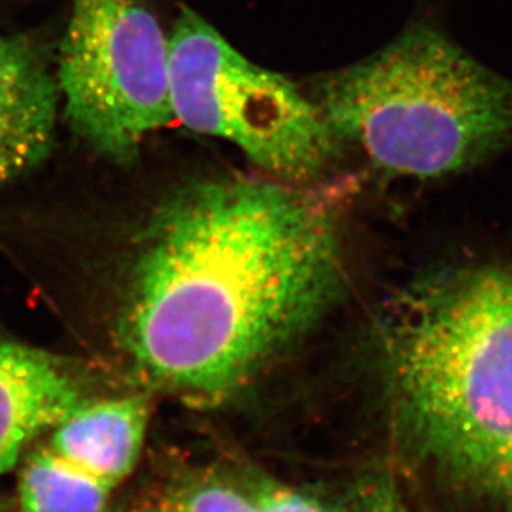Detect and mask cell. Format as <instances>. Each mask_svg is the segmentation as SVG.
Returning a JSON list of instances; mask_svg holds the SVG:
<instances>
[{"mask_svg": "<svg viewBox=\"0 0 512 512\" xmlns=\"http://www.w3.org/2000/svg\"><path fill=\"white\" fill-rule=\"evenodd\" d=\"M168 39L174 120L232 143L284 183H314L332 170L342 145L302 88L247 60L188 7Z\"/></svg>", "mask_w": 512, "mask_h": 512, "instance_id": "cell-4", "label": "cell"}, {"mask_svg": "<svg viewBox=\"0 0 512 512\" xmlns=\"http://www.w3.org/2000/svg\"><path fill=\"white\" fill-rule=\"evenodd\" d=\"M494 486L503 489L504 494L508 496L512 504V451L508 458L504 459L503 466L499 469L498 478L494 481Z\"/></svg>", "mask_w": 512, "mask_h": 512, "instance_id": "cell-11", "label": "cell"}, {"mask_svg": "<svg viewBox=\"0 0 512 512\" xmlns=\"http://www.w3.org/2000/svg\"><path fill=\"white\" fill-rule=\"evenodd\" d=\"M390 373L418 446L494 486L512 451V272H466L416 300L393 330Z\"/></svg>", "mask_w": 512, "mask_h": 512, "instance_id": "cell-3", "label": "cell"}, {"mask_svg": "<svg viewBox=\"0 0 512 512\" xmlns=\"http://www.w3.org/2000/svg\"><path fill=\"white\" fill-rule=\"evenodd\" d=\"M256 503L261 512H324L310 499L281 488L264 489Z\"/></svg>", "mask_w": 512, "mask_h": 512, "instance_id": "cell-10", "label": "cell"}, {"mask_svg": "<svg viewBox=\"0 0 512 512\" xmlns=\"http://www.w3.org/2000/svg\"><path fill=\"white\" fill-rule=\"evenodd\" d=\"M174 512H261L257 503L247 501L242 494L234 489L209 484L194 489L179 501Z\"/></svg>", "mask_w": 512, "mask_h": 512, "instance_id": "cell-9", "label": "cell"}, {"mask_svg": "<svg viewBox=\"0 0 512 512\" xmlns=\"http://www.w3.org/2000/svg\"><path fill=\"white\" fill-rule=\"evenodd\" d=\"M148 426L141 398L82 403L50 430L20 476L22 512H103L138 463Z\"/></svg>", "mask_w": 512, "mask_h": 512, "instance_id": "cell-6", "label": "cell"}, {"mask_svg": "<svg viewBox=\"0 0 512 512\" xmlns=\"http://www.w3.org/2000/svg\"><path fill=\"white\" fill-rule=\"evenodd\" d=\"M340 276L334 221L300 186L198 181L151 221L121 342L151 382L223 397L314 322Z\"/></svg>", "mask_w": 512, "mask_h": 512, "instance_id": "cell-1", "label": "cell"}, {"mask_svg": "<svg viewBox=\"0 0 512 512\" xmlns=\"http://www.w3.org/2000/svg\"><path fill=\"white\" fill-rule=\"evenodd\" d=\"M55 75L73 133L116 165L174 120L170 39L145 0H72Z\"/></svg>", "mask_w": 512, "mask_h": 512, "instance_id": "cell-5", "label": "cell"}, {"mask_svg": "<svg viewBox=\"0 0 512 512\" xmlns=\"http://www.w3.org/2000/svg\"><path fill=\"white\" fill-rule=\"evenodd\" d=\"M82 403L77 380L55 358L0 340V474Z\"/></svg>", "mask_w": 512, "mask_h": 512, "instance_id": "cell-8", "label": "cell"}, {"mask_svg": "<svg viewBox=\"0 0 512 512\" xmlns=\"http://www.w3.org/2000/svg\"><path fill=\"white\" fill-rule=\"evenodd\" d=\"M304 92L340 145L393 176L443 178L512 148V80L425 22Z\"/></svg>", "mask_w": 512, "mask_h": 512, "instance_id": "cell-2", "label": "cell"}, {"mask_svg": "<svg viewBox=\"0 0 512 512\" xmlns=\"http://www.w3.org/2000/svg\"><path fill=\"white\" fill-rule=\"evenodd\" d=\"M58 100L44 50L24 35H0V189L49 158Z\"/></svg>", "mask_w": 512, "mask_h": 512, "instance_id": "cell-7", "label": "cell"}, {"mask_svg": "<svg viewBox=\"0 0 512 512\" xmlns=\"http://www.w3.org/2000/svg\"><path fill=\"white\" fill-rule=\"evenodd\" d=\"M166 512H174L173 509H171V511H166Z\"/></svg>", "mask_w": 512, "mask_h": 512, "instance_id": "cell-12", "label": "cell"}]
</instances>
